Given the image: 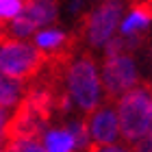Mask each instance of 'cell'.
<instances>
[{
  "instance_id": "obj_14",
  "label": "cell",
  "mask_w": 152,
  "mask_h": 152,
  "mask_svg": "<svg viewBox=\"0 0 152 152\" xmlns=\"http://www.w3.org/2000/svg\"><path fill=\"white\" fill-rule=\"evenodd\" d=\"M7 120H9V113H7V109H0V148H2V150H4V146H7V137H4Z\"/></svg>"
},
{
  "instance_id": "obj_13",
  "label": "cell",
  "mask_w": 152,
  "mask_h": 152,
  "mask_svg": "<svg viewBox=\"0 0 152 152\" xmlns=\"http://www.w3.org/2000/svg\"><path fill=\"white\" fill-rule=\"evenodd\" d=\"M133 152H152V139L148 135H143L141 139H137L133 143Z\"/></svg>"
},
{
  "instance_id": "obj_4",
  "label": "cell",
  "mask_w": 152,
  "mask_h": 152,
  "mask_svg": "<svg viewBox=\"0 0 152 152\" xmlns=\"http://www.w3.org/2000/svg\"><path fill=\"white\" fill-rule=\"evenodd\" d=\"M124 13V0H102L98 9L87 13L78 26V39H85L91 48L104 46L120 26Z\"/></svg>"
},
{
  "instance_id": "obj_9",
  "label": "cell",
  "mask_w": 152,
  "mask_h": 152,
  "mask_svg": "<svg viewBox=\"0 0 152 152\" xmlns=\"http://www.w3.org/2000/svg\"><path fill=\"white\" fill-rule=\"evenodd\" d=\"M46 152H74V139L70 135L67 126H61V128H52V130H46Z\"/></svg>"
},
{
  "instance_id": "obj_16",
  "label": "cell",
  "mask_w": 152,
  "mask_h": 152,
  "mask_svg": "<svg viewBox=\"0 0 152 152\" xmlns=\"http://www.w3.org/2000/svg\"><path fill=\"white\" fill-rule=\"evenodd\" d=\"M148 137H150V139H152V124H150V130H148Z\"/></svg>"
},
{
  "instance_id": "obj_8",
  "label": "cell",
  "mask_w": 152,
  "mask_h": 152,
  "mask_svg": "<svg viewBox=\"0 0 152 152\" xmlns=\"http://www.w3.org/2000/svg\"><path fill=\"white\" fill-rule=\"evenodd\" d=\"M150 22H152V0H135L130 4V13L120 24L122 35H143Z\"/></svg>"
},
{
  "instance_id": "obj_11",
  "label": "cell",
  "mask_w": 152,
  "mask_h": 152,
  "mask_svg": "<svg viewBox=\"0 0 152 152\" xmlns=\"http://www.w3.org/2000/svg\"><path fill=\"white\" fill-rule=\"evenodd\" d=\"M22 13V0H0V22H9Z\"/></svg>"
},
{
  "instance_id": "obj_15",
  "label": "cell",
  "mask_w": 152,
  "mask_h": 152,
  "mask_svg": "<svg viewBox=\"0 0 152 152\" xmlns=\"http://www.w3.org/2000/svg\"><path fill=\"white\" fill-rule=\"evenodd\" d=\"M150 122H152V98H150Z\"/></svg>"
},
{
  "instance_id": "obj_12",
  "label": "cell",
  "mask_w": 152,
  "mask_h": 152,
  "mask_svg": "<svg viewBox=\"0 0 152 152\" xmlns=\"http://www.w3.org/2000/svg\"><path fill=\"white\" fill-rule=\"evenodd\" d=\"M85 152H133V150L124 146H115V143H89Z\"/></svg>"
},
{
  "instance_id": "obj_10",
  "label": "cell",
  "mask_w": 152,
  "mask_h": 152,
  "mask_svg": "<svg viewBox=\"0 0 152 152\" xmlns=\"http://www.w3.org/2000/svg\"><path fill=\"white\" fill-rule=\"evenodd\" d=\"M24 96V87L20 80H11L0 74V109H15L20 98Z\"/></svg>"
},
{
  "instance_id": "obj_2",
  "label": "cell",
  "mask_w": 152,
  "mask_h": 152,
  "mask_svg": "<svg viewBox=\"0 0 152 152\" xmlns=\"http://www.w3.org/2000/svg\"><path fill=\"white\" fill-rule=\"evenodd\" d=\"M150 98H152V83L146 80L141 85L130 87L126 94L117 98V124H120V137L128 143H135L148 135L150 130Z\"/></svg>"
},
{
  "instance_id": "obj_17",
  "label": "cell",
  "mask_w": 152,
  "mask_h": 152,
  "mask_svg": "<svg viewBox=\"0 0 152 152\" xmlns=\"http://www.w3.org/2000/svg\"><path fill=\"white\" fill-rule=\"evenodd\" d=\"M0 152H7V150H2V148H0Z\"/></svg>"
},
{
  "instance_id": "obj_6",
  "label": "cell",
  "mask_w": 152,
  "mask_h": 152,
  "mask_svg": "<svg viewBox=\"0 0 152 152\" xmlns=\"http://www.w3.org/2000/svg\"><path fill=\"white\" fill-rule=\"evenodd\" d=\"M87 130L91 143H115L120 137V124L113 107H98L87 115Z\"/></svg>"
},
{
  "instance_id": "obj_7",
  "label": "cell",
  "mask_w": 152,
  "mask_h": 152,
  "mask_svg": "<svg viewBox=\"0 0 152 152\" xmlns=\"http://www.w3.org/2000/svg\"><path fill=\"white\" fill-rule=\"evenodd\" d=\"M28 22L39 26L52 24L59 15V2L57 0H22V13Z\"/></svg>"
},
{
  "instance_id": "obj_1",
  "label": "cell",
  "mask_w": 152,
  "mask_h": 152,
  "mask_svg": "<svg viewBox=\"0 0 152 152\" xmlns=\"http://www.w3.org/2000/svg\"><path fill=\"white\" fill-rule=\"evenodd\" d=\"M65 89L72 98V104H76L83 113H91L102 102V83L96 67V61L89 52L78 54L67 63L65 70Z\"/></svg>"
},
{
  "instance_id": "obj_3",
  "label": "cell",
  "mask_w": 152,
  "mask_h": 152,
  "mask_svg": "<svg viewBox=\"0 0 152 152\" xmlns=\"http://www.w3.org/2000/svg\"><path fill=\"white\" fill-rule=\"evenodd\" d=\"M46 54L37 46L26 44L22 39H4L0 41V74L11 80H33L44 70Z\"/></svg>"
},
{
  "instance_id": "obj_5",
  "label": "cell",
  "mask_w": 152,
  "mask_h": 152,
  "mask_svg": "<svg viewBox=\"0 0 152 152\" xmlns=\"http://www.w3.org/2000/svg\"><path fill=\"white\" fill-rule=\"evenodd\" d=\"M102 85H104L107 98L117 100L122 94H126L130 87L139 83L137 67L130 54H104V65H102Z\"/></svg>"
}]
</instances>
